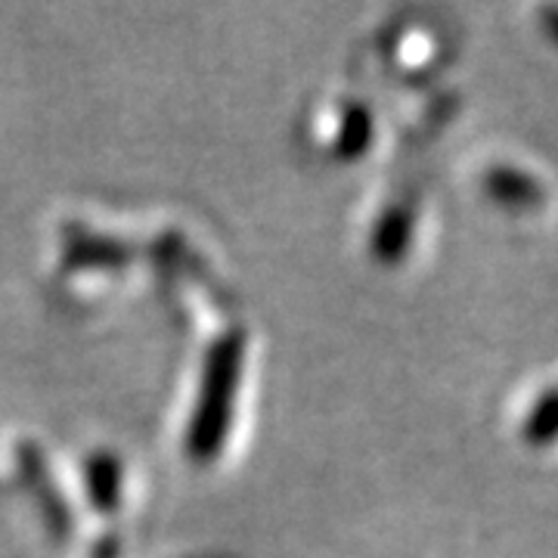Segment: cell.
Here are the masks:
<instances>
[{
	"label": "cell",
	"mask_w": 558,
	"mask_h": 558,
	"mask_svg": "<svg viewBox=\"0 0 558 558\" xmlns=\"http://www.w3.org/2000/svg\"><path fill=\"white\" fill-rule=\"evenodd\" d=\"M242 366H245V332L233 329L208 344L202 360V379L196 407L186 432V453L193 462H215L230 438L233 407L240 395Z\"/></svg>",
	"instance_id": "obj_1"
},
{
	"label": "cell",
	"mask_w": 558,
	"mask_h": 558,
	"mask_svg": "<svg viewBox=\"0 0 558 558\" xmlns=\"http://www.w3.org/2000/svg\"><path fill=\"white\" fill-rule=\"evenodd\" d=\"M20 472L28 494L38 502V512L44 515V524L50 527V534L53 537H69L75 519H72L69 502L62 499L60 487L53 481V472L47 465V457H44V450H40L38 444L25 440L20 447Z\"/></svg>",
	"instance_id": "obj_2"
},
{
	"label": "cell",
	"mask_w": 558,
	"mask_h": 558,
	"mask_svg": "<svg viewBox=\"0 0 558 558\" xmlns=\"http://www.w3.org/2000/svg\"><path fill=\"white\" fill-rule=\"evenodd\" d=\"M134 258V248L119 236H106L94 230H72L62 245L65 267H124Z\"/></svg>",
	"instance_id": "obj_3"
},
{
	"label": "cell",
	"mask_w": 558,
	"mask_h": 558,
	"mask_svg": "<svg viewBox=\"0 0 558 558\" xmlns=\"http://www.w3.org/2000/svg\"><path fill=\"white\" fill-rule=\"evenodd\" d=\"M84 487L90 506L102 515H116L121 509V490H124V465L112 450H97L84 462Z\"/></svg>",
	"instance_id": "obj_4"
},
{
	"label": "cell",
	"mask_w": 558,
	"mask_h": 558,
	"mask_svg": "<svg viewBox=\"0 0 558 558\" xmlns=\"http://www.w3.org/2000/svg\"><path fill=\"white\" fill-rule=\"evenodd\" d=\"M484 186L502 208H534L543 199V183L515 165H494L484 178Z\"/></svg>",
	"instance_id": "obj_5"
},
{
	"label": "cell",
	"mask_w": 558,
	"mask_h": 558,
	"mask_svg": "<svg viewBox=\"0 0 558 558\" xmlns=\"http://www.w3.org/2000/svg\"><path fill=\"white\" fill-rule=\"evenodd\" d=\"M410 242H413V215L403 205H391L388 211H381L369 236L373 258L381 264H398L407 255Z\"/></svg>",
	"instance_id": "obj_6"
},
{
	"label": "cell",
	"mask_w": 558,
	"mask_h": 558,
	"mask_svg": "<svg viewBox=\"0 0 558 558\" xmlns=\"http://www.w3.org/2000/svg\"><path fill=\"white\" fill-rule=\"evenodd\" d=\"M369 143H373V116L363 102H351L341 112L339 134L332 140V153H336V159L354 161L366 156Z\"/></svg>",
	"instance_id": "obj_7"
},
{
	"label": "cell",
	"mask_w": 558,
	"mask_h": 558,
	"mask_svg": "<svg viewBox=\"0 0 558 558\" xmlns=\"http://www.w3.org/2000/svg\"><path fill=\"white\" fill-rule=\"evenodd\" d=\"M558 428V398L556 388H546L539 400L527 410L524 425H521V438L527 440L531 447H546L553 444Z\"/></svg>",
	"instance_id": "obj_8"
},
{
	"label": "cell",
	"mask_w": 558,
	"mask_h": 558,
	"mask_svg": "<svg viewBox=\"0 0 558 558\" xmlns=\"http://www.w3.org/2000/svg\"><path fill=\"white\" fill-rule=\"evenodd\" d=\"M90 558H119V539L102 537L100 543H97V549H94V556Z\"/></svg>",
	"instance_id": "obj_9"
}]
</instances>
